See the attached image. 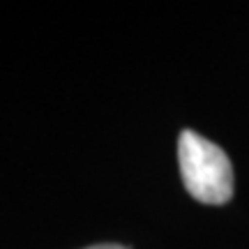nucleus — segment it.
<instances>
[{
  "label": "nucleus",
  "mask_w": 249,
  "mask_h": 249,
  "mask_svg": "<svg viewBox=\"0 0 249 249\" xmlns=\"http://www.w3.org/2000/svg\"><path fill=\"white\" fill-rule=\"evenodd\" d=\"M178 164L189 196L205 205H224L233 196V164L229 155L194 129L178 136Z\"/></svg>",
  "instance_id": "obj_1"
},
{
  "label": "nucleus",
  "mask_w": 249,
  "mask_h": 249,
  "mask_svg": "<svg viewBox=\"0 0 249 249\" xmlns=\"http://www.w3.org/2000/svg\"><path fill=\"white\" fill-rule=\"evenodd\" d=\"M88 249H127V247H123V245H95V247Z\"/></svg>",
  "instance_id": "obj_2"
}]
</instances>
